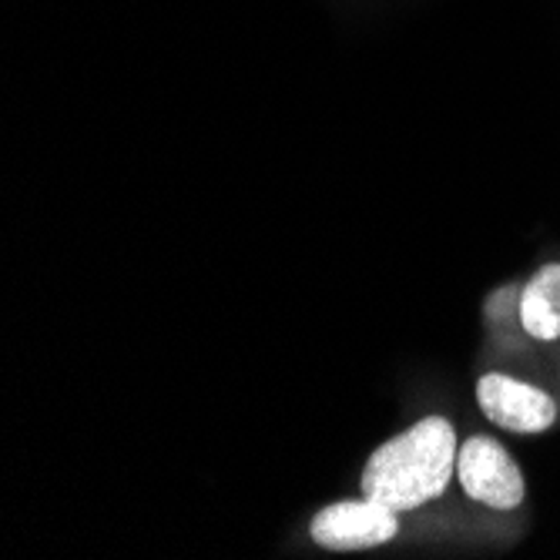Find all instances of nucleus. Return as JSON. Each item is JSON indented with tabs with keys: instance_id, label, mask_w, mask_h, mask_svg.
<instances>
[{
	"instance_id": "obj_1",
	"label": "nucleus",
	"mask_w": 560,
	"mask_h": 560,
	"mask_svg": "<svg viewBox=\"0 0 560 560\" xmlns=\"http://www.w3.org/2000/svg\"><path fill=\"white\" fill-rule=\"evenodd\" d=\"M456 474V433L450 420L427 417L386 440L363 467V493L396 514L436 500Z\"/></svg>"
},
{
	"instance_id": "obj_2",
	"label": "nucleus",
	"mask_w": 560,
	"mask_h": 560,
	"mask_svg": "<svg viewBox=\"0 0 560 560\" xmlns=\"http://www.w3.org/2000/svg\"><path fill=\"white\" fill-rule=\"evenodd\" d=\"M456 477H460L470 500L490 506V511H517L524 503V474L490 436H474L456 453Z\"/></svg>"
},
{
	"instance_id": "obj_3",
	"label": "nucleus",
	"mask_w": 560,
	"mask_h": 560,
	"mask_svg": "<svg viewBox=\"0 0 560 560\" xmlns=\"http://www.w3.org/2000/svg\"><path fill=\"white\" fill-rule=\"evenodd\" d=\"M310 534L326 550H366L399 534V514L373 497L339 500V503L323 506L313 517Z\"/></svg>"
},
{
	"instance_id": "obj_4",
	"label": "nucleus",
	"mask_w": 560,
	"mask_h": 560,
	"mask_svg": "<svg viewBox=\"0 0 560 560\" xmlns=\"http://www.w3.org/2000/svg\"><path fill=\"white\" fill-rule=\"evenodd\" d=\"M477 399L490 423L514 430V433H544L557 420V406L544 389L511 380V376H500V373H490L480 380Z\"/></svg>"
},
{
	"instance_id": "obj_5",
	"label": "nucleus",
	"mask_w": 560,
	"mask_h": 560,
	"mask_svg": "<svg viewBox=\"0 0 560 560\" xmlns=\"http://www.w3.org/2000/svg\"><path fill=\"white\" fill-rule=\"evenodd\" d=\"M521 326L530 339L550 342L560 339V262L544 266L524 289H521Z\"/></svg>"
}]
</instances>
